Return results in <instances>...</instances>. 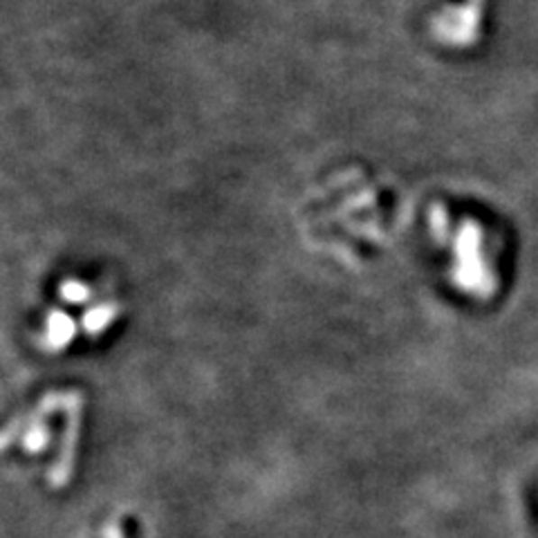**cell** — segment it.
<instances>
[{"label":"cell","mask_w":538,"mask_h":538,"mask_svg":"<svg viewBox=\"0 0 538 538\" xmlns=\"http://www.w3.org/2000/svg\"><path fill=\"white\" fill-rule=\"evenodd\" d=\"M79 420L81 399L72 393H54L7 431L5 453H16V462L41 471L52 487L61 485L75 467Z\"/></svg>","instance_id":"obj_1"}]
</instances>
